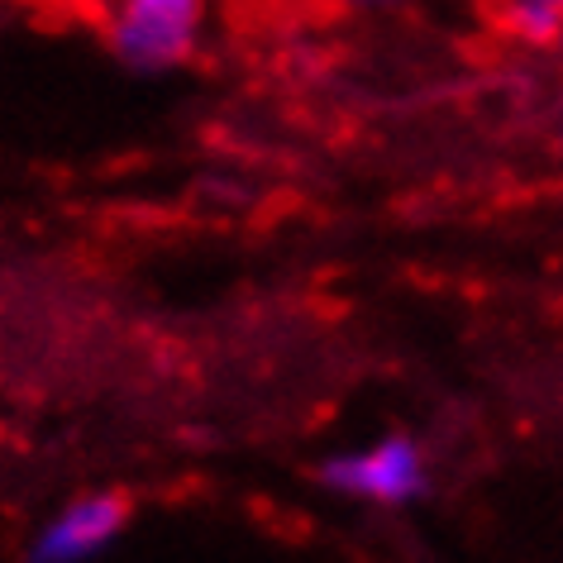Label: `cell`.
<instances>
[{
  "instance_id": "6da1fadb",
  "label": "cell",
  "mask_w": 563,
  "mask_h": 563,
  "mask_svg": "<svg viewBox=\"0 0 563 563\" xmlns=\"http://www.w3.org/2000/svg\"><path fill=\"white\" fill-rule=\"evenodd\" d=\"M320 483L344 501L401 511V506H416L430 492V454L416 434L387 430L368 444L330 454L320 463Z\"/></svg>"
},
{
  "instance_id": "3957f363",
  "label": "cell",
  "mask_w": 563,
  "mask_h": 563,
  "mask_svg": "<svg viewBox=\"0 0 563 563\" xmlns=\"http://www.w3.org/2000/svg\"><path fill=\"white\" fill-rule=\"evenodd\" d=\"M130 526V501L120 492H81L63 501L30 540V563H87L106 554Z\"/></svg>"
},
{
  "instance_id": "5b68a950",
  "label": "cell",
  "mask_w": 563,
  "mask_h": 563,
  "mask_svg": "<svg viewBox=\"0 0 563 563\" xmlns=\"http://www.w3.org/2000/svg\"><path fill=\"white\" fill-rule=\"evenodd\" d=\"M492 5H544V10H559L563 15V0H492Z\"/></svg>"
},
{
  "instance_id": "52a82bcc",
  "label": "cell",
  "mask_w": 563,
  "mask_h": 563,
  "mask_svg": "<svg viewBox=\"0 0 563 563\" xmlns=\"http://www.w3.org/2000/svg\"><path fill=\"white\" fill-rule=\"evenodd\" d=\"M554 134H559V144H563V91H559V106H554Z\"/></svg>"
},
{
  "instance_id": "277c9868",
  "label": "cell",
  "mask_w": 563,
  "mask_h": 563,
  "mask_svg": "<svg viewBox=\"0 0 563 563\" xmlns=\"http://www.w3.org/2000/svg\"><path fill=\"white\" fill-rule=\"evenodd\" d=\"M497 24L506 38H516L526 48H559L563 38V15L544 5H497Z\"/></svg>"
},
{
  "instance_id": "8992f818",
  "label": "cell",
  "mask_w": 563,
  "mask_h": 563,
  "mask_svg": "<svg viewBox=\"0 0 563 563\" xmlns=\"http://www.w3.org/2000/svg\"><path fill=\"white\" fill-rule=\"evenodd\" d=\"M344 5H354V10H383V5H391V0H344Z\"/></svg>"
},
{
  "instance_id": "7a4b0ae2",
  "label": "cell",
  "mask_w": 563,
  "mask_h": 563,
  "mask_svg": "<svg viewBox=\"0 0 563 563\" xmlns=\"http://www.w3.org/2000/svg\"><path fill=\"white\" fill-rule=\"evenodd\" d=\"M210 0H115L106 15L110 53L134 73H173L206 38Z\"/></svg>"
},
{
  "instance_id": "ba28073f",
  "label": "cell",
  "mask_w": 563,
  "mask_h": 563,
  "mask_svg": "<svg viewBox=\"0 0 563 563\" xmlns=\"http://www.w3.org/2000/svg\"><path fill=\"white\" fill-rule=\"evenodd\" d=\"M559 48H563V38H559Z\"/></svg>"
}]
</instances>
